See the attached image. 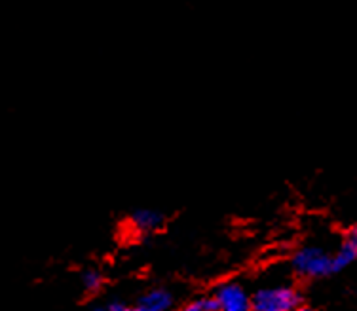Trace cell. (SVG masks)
Instances as JSON below:
<instances>
[{
  "label": "cell",
  "instance_id": "1",
  "mask_svg": "<svg viewBox=\"0 0 357 311\" xmlns=\"http://www.w3.org/2000/svg\"><path fill=\"white\" fill-rule=\"evenodd\" d=\"M251 305L253 311H295L301 305V296L293 287L274 285L255 292Z\"/></svg>",
  "mask_w": 357,
  "mask_h": 311
},
{
  "label": "cell",
  "instance_id": "11",
  "mask_svg": "<svg viewBox=\"0 0 357 311\" xmlns=\"http://www.w3.org/2000/svg\"><path fill=\"white\" fill-rule=\"evenodd\" d=\"M295 311H312V310H308V308H303V305H298Z\"/></svg>",
  "mask_w": 357,
  "mask_h": 311
},
{
  "label": "cell",
  "instance_id": "6",
  "mask_svg": "<svg viewBox=\"0 0 357 311\" xmlns=\"http://www.w3.org/2000/svg\"><path fill=\"white\" fill-rule=\"evenodd\" d=\"M172 294L165 289H152V291L144 292L137 302L141 311H167L172 308Z\"/></svg>",
  "mask_w": 357,
  "mask_h": 311
},
{
  "label": "cell",
  "instance_id": "10",
  "mask_svg": "<svg viewBox=\"0 0 357 311\" xmlns=\"http://www.w3.org/2000/svg\"><path fill=\"white\" fill-rule=\"evenodd\" d=\"M88 311H109V310H105V308H91V310Z\"/></svg>",
  "mask_w": 357,
  "mask_h": 311
},
{
  "label": "cell",
  "instance_id": "2",
  "mask_svg": "<svg viewBox=\"0 0 357 311\" xmlns=\"http://www.w3.org/2000/svg\"><path fill=\"white\" fill-rule=\"evenodd\" d=\"M293 270L296 276L308 277H323L333 273V256L317 245H308L296 250L293 256Z\"/></svg>",
  "mask_w": 357,
  "mask_h": 311
},
{
  "label": "cell",
  "instance_id": "7",
  "mask_svg": "<svg viewBox=\"0 0 357 311\" xmlns=\"http://www.w3.org/2000/svg\"><path fill=\"white\" fill-rule=\"evenodd\" d=\"M82 285L86 291L96 292L97 289H101V285H103V276L97 270H86L82 276Z\"/></svg>",
  "mask_w": 357,
  "mask_h": 311
},
{
  "label": "cell",
  "instance_id": "3",
  "mask_svg": "<svg viewBox=\"0 0 357 311\" xmlns=\"http://www.w3.org/2000/svg\"><path fill=\"white\" fill-rule=\"evenodd\" d=\"M213 302L217 311H253L249 292L236 281H227L215 289Z\"/></svg>",
  "mask_w": 357,
  "mask_h": 311
},
{
  "label": "cell",
  "instance_id": "9",
  "mask_svg": "<svg viewBox=\"0 0 357 311\" xmlns=\"http://www.w3.org/2000/svg\"><path fill=\"white\" fill-rule=\"evenodd\" d=\"M109 311H141L139 310V305H126L122 302H114V304L109 305Z\"/></svg>",
  "mask_w": 357,
  "mask_h": 311
},
{
  "label": "cell",
  "instance_id": "4",
  "mask_svg": "<svg viewBox=\"0 0 357 311\" xmlns=\"http://www.w3.org/2000/svg\"><path fill=\"white\" fill-rule=\"evenodd\" d=\"M357 260V228L350 230L348 235L344 237L340 249L337 250V255L333 256V271L344 270L346 266H350L351 262Z\"/></svg>",
  "mask_w": 357,
  "mask_h": 311
},
{
  "label": "cell",
  "instance_id": "8",
  "mask_svg": "<svg viewBox=\"0 0 357 311\" xmlns=\"http://www.w3.org/2000/svg\"><path fill=\"white\" fill-rule=\"evenodd\" d=\"M181 311H217V305L213 298H198V300L188 302Z\"/></svg>",
  "mask_w": 357,
  "mask_h": 311
},
{
  "label": "cell",
  "instance_id": "5",
  "mask_svg": "<svg viewBox=\"0 0 357 311\" xmlns=\"http://www.w3.org/2000/svg\"><path fill=\"white\" fill-rule=\"evenodd\" d=\"M130 222L139 234H149V232H154L164 224V214L156 209H137L131 214Z\"/></svg>",
  "mask_w": 357,
  "mask_h": 311
}]
</instances>
